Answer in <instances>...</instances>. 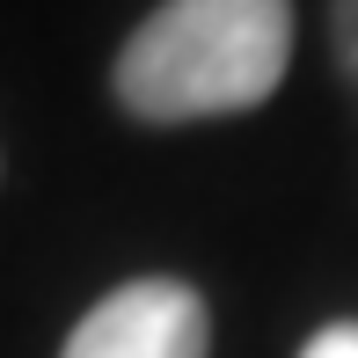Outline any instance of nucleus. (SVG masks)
<instances>
[{
    "mask_svg": "<svg viewBox=\"0 0 358 358\" xmlns=\"http://www.w3.org/2000/svg\"><path fill=\"white\" fill-rule=\"evenodd\" d=\"M292 66V0H161L117 44L110 95L139 124H205L271 103Z\"/></svg>",
    "mask_w": 358,
    "mask_h": 358,
    "instance_id": "1",
    "label": "nucleus"
},
{
    "mask_svg": "<svg viewBox=\"0 0 358 358\" xmlns=\"http://www.w3.org/2000/svg\"><path fill=\"white\" fill-rule=\"evenodd\" d=\"M205 351H213V315H205V292L183 278H132L103 292L59 344V358H205Z\"/></svg>",
    "mask_w": 358,
    "mask_h": 358,
    "instance_id": "2",
    "label": "nucleus"
},
{
    "mask_svg": "<svg viewBox=\"0 0 358 358\" xmlns=\"http://www.w3.org/2000/svg\"><path fill=\"white\" fill-rule=\"evenodd\" d=\"M329 52H336L344 88L358 95V0H329Z\"/></svg>",
    "mask_w": 358,
    "mask_h": 358,
    "instance_id": "3",
    "label": "nucleus"
},
{
    "mask_svg": "<svg viewBox=\"0 0 358 358\" xmlns=\"http://www.w3.org/2000/svg\"><path fill=\"white\" fill-rule=\"evenodd\" d=\"M300 358H358V322H322L300 344Z\"/></svg>",
    "mask_w": 358,
    "mask_h": 358,
    "instance_id": "4",
    "label": "nucleus"
}]
</instances>
